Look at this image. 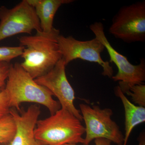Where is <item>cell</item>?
I'll use <instances>...</instances> for the list:
<instances>
[{"instance_id":"6da1fadb","label":"cell","mask_w":145,"mask_h":145,"mask_svg":"<svg viewBox=\"0 0 145 145\" xmlns=\"http://www.w3.org/2000/svg\"><path fill=\"white\" fill-rule=\"evenodd\" d=\"M59 35V30L54 28L48 33L37 31L34 36L19 38L20 46L24 47L20 64L33 79L48 72L62 58L57 42Z\"/></svg>"},{"instance_id":"7a4b0ae2","label":"cell","mask_w":145,"mask_h":145,"mask_svg":"<svg viewBox=\"0 0 145 145\" xmlns=\"http://www.w3.org/2000/svg\"><path fill=\"white\" fill-rule=\"evenodd\" d=\"M4 89L10 108L21 111L22 103H36L44 106L52 115L61 108L59 101L52 98L53 94L37 84L18 63L11 64Z\"/></svg>"},{"instance_id":"3957f363","label":"cell","mask_w":145,"mask_h":145,"mask_svg":"<svg viewBox=\"0 0 145 145\" xmlns=\"http://www.w3.org/2000/svg\"><path fill=\"white\" fill-rule=\"evenodd\" d=\"M85 133L81 121L62 108L50 117L38 120L34 131L35 139L42 145L84 144Z\"/></svg>"},{"instance_id":"277c9868","label":"cell","mask_w":145,"mask_h":145,"mask_svg":"<svg viewBox=\"0 0 145 145\" xmlns=\"http://www.w3.org/2000/svg\"><path fill=\"white\" fill-rule=\"evenodd\" d=\"M89 28L106 49L110 58V62L114 63L117 67V74L112 76V79L116 82L119 81L118 86L122 92L125 94L132 86L144 84L145 81L144 59H142L139 65H132L127 57L117 52L112 46L105 34L102 23L94 22L91 25Z\"/></svg>"},{"instance_id":"5b68a950","label":"cell","mask_w":145,"mask_h":145,"mask_svg":"<svg viewBox=\"0 0 145 145\" xmlns=\"http://www.w3.org/2000/svg\"><path fill=\"white\" fill-rule=\"evenodd\" d=\"M80 107L86 124L84 145H89L92 140L99 138L123 145L124 135L118 125L111 119L113 112L111 109H101L99 106L91 107L84 104H80Z\"/></svg>"},{"instance_id":"8992f818","label":"cell","mask_w":145,"mask_h":145,"mask_svg":"<svg viewBox=\"0 0 145 145\" xmlns=\"http://www.w3.org/2000/svg\"><path fill=\"white\" fill-rule=\"evenodd\" d=\"M111 35L131 43L145 41V1L120 8L109 29Z\"/></svg>"},{"instance_id":"52a82bcc","label":"cell","mask_w":145,"mask_h":145,"mask_svg":"<svg viewBox=\"0 0 145 145\" xmlns=\"http://www.w3.org/2000/svg\"><path fill=\"white\" fill-rule=\"evenodd\" d=\"M34 30L42 31L35 9L27 0L10 9L0 7V41L21 33L31 34Z\"/></svg>"},{"instance_id":"ba28073f","label":"cell","mask_w":145,"mask_h":145,"mask_svg":"<svg viewBox=\"0 0 145 145\" xmlns=\"http://www.w3.org/2000/svg\"><path fill=\"white\" fill-rule=\"evenodd\" d=\"M57 42L66 65L78 59L97 63L103 67L102 75L112 78V67L109 62L103 61L101 57L105 47L96 37L89 40L80 41L72 36L65 37L60 34L57 38Z\"/></svg>"},{"instance_id":"9c48e42d","label":"cell","mask_w":145,"mask_h":145,"mask_svg":"<svg viewBox=\"0 0 145 145\" xmlns=\"http://www.w3.org/2000/svg\"><path fill=\"white\" fill-rule=\"evenodd\" d=\"M63 58L44 75L34 79L37 84L48 89L59 100L61 108L66 110L82 121L80 111L75 107V92L66 75V66Z\"/></svg>"},{"instance_id":"30bf717a","label":"cell","mask_w":145,"mask_h":145,"mask_svg":"<svg viewBox=\"0 0 145 145\" xmlns=\"http://www.w3.org/2000/svg\"><path fill=\"white\" fill-rule=\"evenodd\" d=\"M19 113L16 109H10L9 113L16 125V133L12 140L0 145H42L35 138L34 131L40 114V107L31 105Z\"/></svg>"},{"instance_id":"8fae6325","label":"cell","mask_w":145,"mask_h":145,"mask_svg":"<svg viewBox=\"0 0 145 145\" xmlns=\"http://www.w3.org/2000/svg\"><path fill=\"white\" fill-rule=\"evenodd\" d=\"M34 8L40 24L42 31L48 33L52 31L53 20L56 12L63 4L72 3V0H27Z\"/></svg>"},{"instance_id":"7c38bea8","label":"cell","mask_w":145,"mask_h":145,"mask_svg":"<svg viewBox=\"0 0 145 145\" xmlns=\"http://www.w3.org/2000/svg\"><path fill=\"white\" fill-rule=\"evenodd\" d=\"M115 93L121 99L124 108L125 135L123 145H126L133 129L137 125L145 122V108L135 105L131 103L118 86L115 88Z\"/></svg>"},{"instance_id":"4fadbf2b","label":"cell","mask_w":145,"mask_h":145,"mask_svg":"<svg viewBox=\"0 0 145 145\" xmlns=\"http://www.w3.org/2000/svg\"><path fill=\"white\" fill-rule=\"evenodd\" d=\"M16 130V123L10 113L0 119V144L11 141Z\"/></svg>"},{"instance_id":"5bb4252c","label":"cell","mask_w":145,"mask_h":145,"mask_svg":"<svg viewBox=\"0 0 145 145\" xmlns=\"http://www.w3.org/2000/svg\"><path fill=\"white\" fill-rule=\"evenodd\" d=\"M125 93L131 96L133 102L138 106L145 107V85L144 84L132 86Z\"/></svg>"},{"instance_id":"9a60e30c","label":"cell","mask_w":145,"mask_h":145,"mask_svg":"<svg viewBox=\"0 0 145 145\" xmlns=\"http://www.w3.org/2000/svg\"><path fill=\"white\" fill-rule=\"evenodd\" d=\"M24 47H0V62L10 63L14 58L22 56Z\"/></svg>"},{"instance_id":"2e32d148","label":"cell","mask_w":145,"mask_h":145,"mask_svg":"<svg viewBox=\"0 0 145 145\" xmlns=\"http://www.w3.org/2000/svg\"><path fill=\"white\" fill-rule=\"evenodd\" d=\"M10 109L8 97L4 89L0 92V119L9 114Z\"/></svg>"},{"instance_id":"e0dca14e","label":"cell","mask_w":145,"mask_h":145,"mask_svg":"<svg viewBox=\"0 0 145 145\" xmlns=\"http://www.w3.org/2000/svg\"><path fill=\"white\" fill-rule=\"evenodd\" d=\"M11 64L6 62H0V92L5 88Z\"/></svg>"},{"instance_id":"ac0fdd59","label":"cell","mask_w":145,"mask_h":145,"mask_svg":"<svg viewBox=\"0 0 145 145\" xmlns=\"http://www.w3.org/2000/svg\"><path fill=\"white\" fill-rule=\"evenodd\" d=\"M112 142L105 138H99L95 139V145H111ZM64 145H77V144H65Z\"/></svg>"},{"instance_id":"d6986e66","label":"cell","mask_w":145,"mask_h":145,"mask_svg":"<svg viewBox=\"0 0 145 145\" xmlns=\"http://www.w3.org/2000/svg\"><path fill=\"white\" fill-rule=\"evenodd\" d=\"M139 144L138 145H145V134L144 132L140 133L138 138Z\"/></svg>"}]
</instances>
